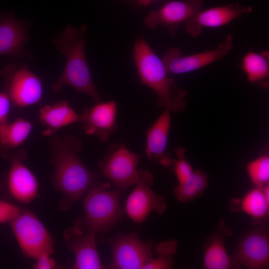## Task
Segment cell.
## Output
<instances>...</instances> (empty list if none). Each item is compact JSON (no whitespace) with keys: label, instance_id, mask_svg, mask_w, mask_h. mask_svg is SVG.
Here are the masks:
<instances>
[{"label":"cell","instance_id":"cell-29","mask_svg":"<svg viewBox=\"0 0 269 269\" xmlns=\"http://www.w3.org/2000/svg\"><path fill=\"white\" fill-rule=\"evenodd\" d=\"M11 102L4 92H0V125L7 122Z\"/></svg>","mask_w":269,"mask_h":269},{"label":"cell","instance_id":"cell-12","mask_svg":"<svg viewBox=\"0 0 269 269\" xmlns=\"http://www.w3.org/2000/svg\"><path fill=\"white\" fill-rule=\"evenodd\" d=\"M96 232L85 228L78 220L73 226L67 228L64 237L67 248L73 252L74 269L106 268L101 262L96 241Z\"/></svg>","mask_w":269,"mask_h":269},{"label":"cell","instance_id":"cell-25","mask_svg":"<svg viewBox=\"0 0 269 269\" xmlns=\"http://www.w3.org/2000/svg\"><path fill=\"white\" fill-rule=\"evenodd\" d=\"M177 248V241L174 239L157 244L155 250L157 257L152 259L144 269H169L172 268L174 257Z\"/></svg>","mask_w":269,"mask_h":269},{"label":"cell","instance_id":"cell-17","mask_svg":"<svg viewBox=\"0 0 269 269\" xmlns=\"http://www.w3.org/2000/svg\"><path fill=\"white\" fill-rule=\"evenodd\" d=\"M29 38L24 22L12 13L0 14V55L31 57L32 54L24 48Z\"/></svg>","mask_w":269,"mask_h":269},{"label":"cell","instance_id":"cell-16","mask_svg":"<svg viewBox=\"0 0 269 269\" xmlns=\"http://www.w3.org/2000/svg\"><path fill=\"white\" fill-rule=\"evenodd\" d=\"M253 10L252 6L238 3L201 10L184 24L185 31L190 35L196 37L201 34L203 28L223 26L250 13Z\"/></svg>","mask_w":269,"mask_h":269},{"label":"cell","instance_id":"cell-5","mask_svg":"<svg viewBox=\"0 0 269 269\" xmlns=\"http://www.w3.org/2000/svg\"><path fill=\"white\" fill-rule=\"evenodd\" d=\"M9 224L22 253L26 257L36 260L43 254L53 253L54 242L51 235L32 212L21 209Z\"/></svg>","mask_w":269,"mask_h":269},{"label":"cell","instance_id":"cell-11","mask_svg":"<svg viewBox=\"0 0 269 269\" xmlns=\"http://www.w3.org/2000/svg\"><path fill=\"white\" fill-rule=\"evenodd\" d=\"M204 2V0L169 1L159 9L149 12L144 23L150 29L164 27L173 38L183 24L202 10Z\"/></svg>","mask_w":269,"mask_h":269},{"label":"cell","instance_id":"cell-14","mask_svg":"<svg viewBox=\"0 0 269 269\" xmlns=\"http://www.w3.org/2000/svg\"><path fill=\"white\" fill-rule=\"evenodd\" d=\"M27 154L23 149L11 153V165L7 178L10 194L22 204L32 202L37 196L39 184L31 171L24 164Z\"/></svg>","mask_w":269,"mask_h":269},{"label":"cell","instance_id":"cell-31","mask_svg":"<svg viewBox=\"0 0 269 269\" xmlns=\"http://www.w3.org/2000/svg\"><path fill=\"white\" fill-rule=\"evenodd\" d=\"M138 3L142 5H147L156 0H136Z\"/></svg>","mask_w":269,"mask_h":269},{"label":"cell","instance_id":"cell-21","mask_svg":"<svg viewBox=\"0 0 269 269\" xmlns=\"http://www.w3.org/2000/svg\"><path fill=\"white\" fill-rule=\"evenodd\" d=\"M32 129L31 122L22 118L0 125V150L17 149L26 140Z\"/></svg>","mask_w":269,"mask_h":269},{"label":"cell","instance_id":"cell-20","mask_svg":"<svg viewBox=\"0 0 269 269\" xmlns=\"http://www.w3.org/2000/svg\"><path fill=\"white\" fill-rule=\"evenodd\" d=\"M39 119L46 128L43 133L47 136L54 134L69 125L80 123L81 117L66 101L45 105L39 111Z\"/></svg>","mask_w":269,"mask_h":269},{"label":"cell","instance_id":"cell-30","mask_svg":"<svg viewBox=\"0 0 269 269\" xmlns=\"http://www.w3.org/2000/svg\"><path fill=\"white\" fill-rule=\"evenodd\" d=\"M51 255L44 253L40 255L36 260L33 267L36 269H53L57 268L55 261L51 258Z\"/></svg>","mask_w":269,"mask_h":269},{"label":"cell","instance_id":"cell-13","mask_svg":"<svg viewBox=\"0 0 269 269\" xmlns=\"http://www.w3.org/2000/svg\"><path fill=\"white\" fill-rule=\"evenodd\" d=\"M233 257L241 267L266 269L269 265V235L267 227L260 226L248 232L240 240Z\"/></svg>","mask_w":269,"mask_h":269},{"label":"cell","instance_id":"cell-3","mask_svg":"<svg viewBox=\"0 0 269 269\" xmlns=\"http://www.w3.org/2000/svg\"><path fill=\"white\" fill-rule=\"evenodd\" d=\"M133 56L141 83L151 88L157 96L159 107L171 112L184 111L187 106V92L168 76L165 66L143 37L134 44Z\"/></svg>","mask_w":269,"mask_h":269},{"label":"cell","instance_id":"cell-18","mask_svg":"<svg viewBox=\"0 0 269 269\" xmlns=\"http://www.w3.org/2000/svg\"><path fill=\"white\" fill-rule=\"evenodd\" d=\"M232 229L221 219L218 227L206 243L203 262L205 269H239L233 255L230 256L225 247L227 237L232 235Z\"/></svg>","mask_w":269,"mask_h":269},{"label":"cell","instance_id":"cell-4","mask_svg":"<svg viewBox=\"0 0 269 269\" xmlns=\"http://www.w3.org/2000/svg\"><path fill=\"white\" fill-rule=\"evenodd\" d=\"M120 191H110L97 181L88 190L84 201L85 216L80 220L86 228L106 233L123 219L126 212L120 202Z\"/></svg>","mask_w":269,"mask_h":269},{"label":"cell","instance_id":"cell-6","mask_svg":"<svg viewBox=\"0 0 269 269\" xmlns=\"http://www.w3.org/2000/svg\"><path fill=\"white\" fill-rule=\"evenodd\" d=\"M5 82L4 91L12 105L25 108L39 103L43 95L40 78L28 68L26 64L17 67L9 63L0 72Z\"/></svg>","mask_w":269,"mask_h":269},{"label":"cell","instance_id":"cell-19","mask_svg":"<svg viewBox=\"0 0 269 269\" xmlns=\"http://www.w3.org/2000/svg\"><path fill=\"white\" fill-rule=\"evenodd\" d=\"M170 128L171 111L164 109L146 132L145 153L149 160H155L165 166L171 164L172 160L166 153Z\"/></svg>","mask_w":269,"mask_h":269},{"label":"cell","instance_id":"cell-15","mask_svg":"<svg viewBox=\"0 0 269 269\" xmlns=\"http://www.w3.org/2000/svg\"><path fill=\"white\" fill-rule=\"evenodd\" d=\"M115 101H101L84 109L80 122L85 133L96 136L101 142L107 141L118 129Z\"/></svg>","mask_w":269,"mask_h":269},{"label":"cell","instance_id":"cell-1","mask_svg":"<svg viewBox=\"0 0 269 269\" xmlns=\"http://www.w3.org/2000/svg\"><path fill=\"white\" fill-rule=\"evenodd\" d=\"M50 162L53 165L52 182L62 195L61 210L68 211L97 181L98 175L90 171L79 155L82 141L73 135L61 138L56 134L50 141Z\"/></svg>","mask_w":269,"mask_h":269},{"label":"cell","instance_id":"cell-23","mask_svg":"<svg viewBox=\"0 0 269 269\" xmlns=\"http://www.w3.org/2000/svg\"><path fill=\"white\" fill-rule=\"evenodd\" d=\"M208 186L207 176L202 170L193 171L184 183L178 184L173 190L175 198L180 202L189 203L201 196Z\"/></svg>","mask_w":269,"mask_h":269},{"label":"cell","instance_id":"cell-22","mask_svg":"<svg viewBox=\"0 0 269 269\" xmlns=\"http://www.w3.org/2000/svg\"><path fill=\"white\" fill-rule=\"evenodd\" d=\"M242 68L248 81L259 84L263 87L268 86L269 76V52L249 51L243 57Z\"/></svg>","mask_w":269,"mask_h":269},{"label":"cell","instance_id":"cell-7","mask_svg":"<svg viewBox=\"0 0 269 269\" xmlns=\"http://www.w3.org/2000/svg\"><path fill=\"white\" fill-rule=\"evenodd\" d=\"M138 160L139 156L124 143L113 144L99 163L100 175L109 179L118 188L125 189L137 181Z\"/></svg>","mask_w":269,"mask_h":269},{"label":"cell","instance_id":"cell-8","mask_svg":"<svg viewBox=\"0 0 269 269\" xmlns=\"http://www.w3.org/2000/svg\"><path fill=\"white\" fill-rule=\"evenodd\" d=\"M112 258L106 268L144 269L153 259L152 244L141 240L135 233L119 235L108 241Z\"/></svg>","mask_w":269,"mask_h":269},{"label":"cell","instance_id":"cell-9","mask_svg":"<svg viewBox=\"0 0 269 269\" xmlns=\"http://www.w3.org/2000/svg\"><path fill=\"white\" fill-rule=\"evenodd\" d=\"M153 176L149 171L138 169L135 186L126 203L125 212L134 222L141 223L152 211L162 215L167 208L163 196L157 194L152 189Z\"/></svg>","mask_w":269,"mask_h":269},{"label":"cell","instance_id":"cell-10","mask_svg":"<svg viewBox=\"0 0 269 269\" xmlns=\"http://www.w3.org/2000/svg\"><path fill=\"white\" fill-rule=\"evenodd\" d=\"M233 37L228 34L215 48L187 56H182L177 47L167 49L161 59L168 74H181L198 70L223 59L234 48Z\"/></svg>","mask_w":269,"mask_h":269},{"label":"cell","instance_id":"cell-28","mask_svg":"<svg viewBox=\"0 0 269 269\" xmlns=\"http://www.w3.org/2000/svg\"><path fill=\"white\" fill-rule=\"evenodd\" d=\"M21 210V208L14 204L0 200V224L9 223Z\"/></svg>","mask_w":269,"mask_h":269},{"label":"cell","instance_id":"cell-24","mask_svg":"<svg viewBox=\"0 0 269 269\" xmlns=\"http://www.w3.org/2000/svg\"><path fill=\"white\" fill-rule=\"evenodd\" d=\"M241 210L256 220L263 219L269 212V201L262 188L256 187L248 192L240 202Z\"/></svg>","mask_w":269,"mask_h":269},{"label":"cell","instance_id":"cell-26","mask_svg":"<svg viewBox=\"0 0 269 269\" xmlns=\"http://www.w3.org/2000/svg\"><path fill=\"white\" fill-rule=\"evenodd\" d=\"M248 175L256 187L263 188L269 184V157L262 155L248 163L247 167Z\"/></svg>","mask_w":269,"mask_h":269},{"label":"cell","instance_id":"cell-2","mask_svg":"<svg viewBox=\"0 0 269 269\" xmlns=\"http://www.w3.org/2000/svg\"><path fill=\"white\" fill-rule=\"evenodd\" d=\"M87 26L68 25L52 42L65 56L62 74L51 85L52 90L60 92L65 86L89 96L96 103L102 101L93 81L85 53Z\"/></svg>","mask_w":269,"mask_h":269},{"label":"cell","instance_id":"cell-27","mask_svg":"<svg viewBox=\"0 0 269 269\" xmlns=\"http://www.w3.org/2000/svg\"><path fill=\"white\" fill-rule=\"evenodd\" d=\"M178 159L172 160L175 173L176 175L178 184L185 182L191 175L193 170L190 164L184 158L183 150L178 148L176 150Z\"/></svg>","mask_w":269,"mask_h":269}]
</instances>
